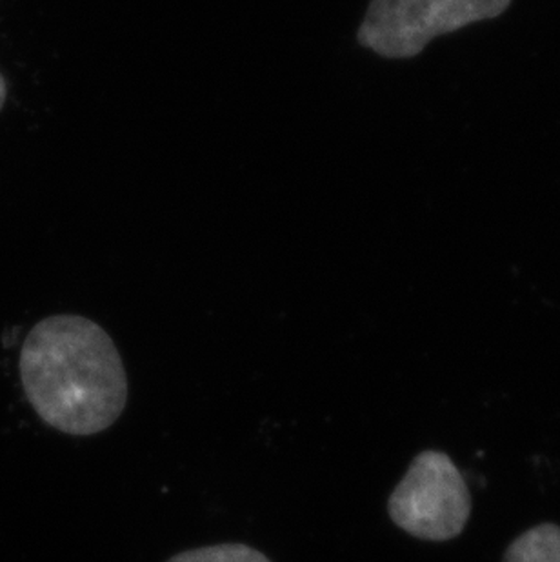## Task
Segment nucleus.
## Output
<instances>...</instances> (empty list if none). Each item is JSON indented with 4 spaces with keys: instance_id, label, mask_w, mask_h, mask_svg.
I'll use <instances>...</instances> for the list:
<instances>
[{
    "instance_id": "f257e3e1",
    "label": "nucleus",
    "mask_w": 560,
    "mask_h": 562,
    "mask_svg": "<svg viewBox=\"0 0 560 562\" xmlns=\"http://www.w3.org/2000/svg\"><path fill=\"white\" fill-rule=\"evenodd\" d=\"M19 373L35 414L66 436H97L126 409L130 384L115 340L82 315L38 321L22 342Z\"/></svg>"
},
{
    "instance_id": "f03ea898",
    "label": "nucleus",
    "mask_w": 560,
    "mask_h": 562,
    "mask_svg": "<svg viewBox=\"0 0 560 562\" xmlns=\"http://www.w3.org/2000/svg\"><path fill=\"white\" fill-rule=\"evenodd\" d=\"M512 0H371L357 43L384 59L417 57L435 37L503 15Z\"/></svg>"
},
{
    "instance_id": "7ed1b4c3",
    "label": "nucleus",
    "mask_w": 560,
    "mask_h": 562,
    "mask_svg": "<svg viewBox=\"0 0 560 562\" xmlns=\"http://www.w3.org/2000/svg\"><path fill=\"white\" fill-rule=\"evenodd\" d=\"M395 526L423 541H449L464 530L471 501L466 481L443 451L418 453L388 501Z\"/></svg>"
},
{
    "instance_id": "20e7f679",
    "label": "nucleus",
    "mask_w": 560,
    "mask_h": 562,
    "mask_svg": "<svg viewBox=\"0 0 560 562\" xmlns=\"http://www.w3.org/2000/svg\"><path fill=\"white\" fill-rule=\"evenodd\" d=\"M504 562H560V526L545 522L517 537Z\"/></svg>"
},
{
    "instance_id": "39448f33",
    "label": "nucleus",
    "mask_w": 560,
    "mask_h": 562,
    "mask_svg": "<svg viewBox=\"0 0 560 562\" xmlns=\"http://www.w3.org/2000/svg\"><path fill=\"white\" fill-rule=\"evenodd\" d=\"M166 562H271V559L243 542H223L186 550Z\"/></svg>"
},
{
    "instance_id": "423d86ee",
    "label": "nucleus",
    "mask_w": 560,
    "mask_h": 562,
    "mask_svg": "<svg viewBox=\"0 0 560 562\" xmlns=\"http://www.w3.org/2000/svg\"><path fill=\"white\" fill-rule=\"evenodd\" d=\"M5 97H8V85H5V79L0 74V112L4 108Z\"/></svg>"
}]
</instances>
